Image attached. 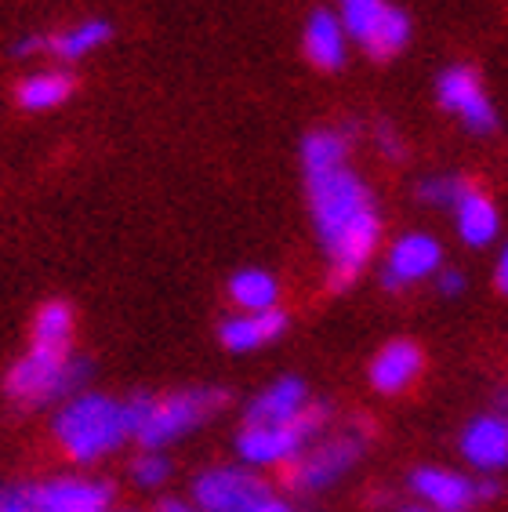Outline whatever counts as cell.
Here are the masks:
<instances>
[{
  "mask_svg": "<svg viewBox=\"0 0 508 512\" xmlns=\"http://www.w3.org/2000/svg\"><path fill=\"white\" fill-rule=\"evenodd\" d=\"M309 407V389L302 378H280V382L265 385L262 393L247 404V418L251 425H273V422H291Z\"/></svg>",
  "mask_w": 508,
  "mask_h": 512,
  "instance_id": "cell-17",
  "label": "cell"
},
{
  "mask_svg": "<svg viewBox=\"0 0 508 512\" xmlns=\"http://www.w3.org/2000/svg\"><path fill=\"white\" fill-rule=\"evenodd\" d=\"M465 189H469V182L458 175H429L418 182V200L429 207H450L454 211V204L461 200Z\"/></svg>",
  "mask_w": 508,
  "mask_h": 512,
  "instance_id": "cell-23",
  "label": "cell"
},
{
  "mask_svg": "<svg viewBox=\"0 0 508 512\" xmlns=\"http://www.w3.org/2000/svg\"><path fill=\"white\" fill-rule=\"evenodd\" d=\"M302 171L316 240L327 255V280L334 291H345L378 251V204L367 182L349 168V138L342 131H309L302 142Z\"/></svg>",
  "mask_w": 508,
  "mask_h": 512,
  "instance_id": "cell-1",
  "label": "cell"
},
{
  "mask_svg": "<svg viewBox=\"0 0 508 512\" xmlns=\"http://www.w3.org/2000/svg\"><path fill=\"white\" fill-rule=\"evenodd\" d=\"M37 512H113V487L95 476H55L33 487Z\"/></svg>",
  "mask_w": 508,
  "mask_h": 512,
  "instance_id": "cell-12",
  "label": "cell"
},
{
  "mask_svg": "<svg viewBox=\"0 0 508 512\" xmlns=\"http://www.w3.org/2000/svg\"><path fill=\"white\" fill-rule=\"evenodd\" d=\"M454 226H458V237L461 244L469 247H487L498 240V229H501V215L498 207H494V200L487 197V193H479V189H465L461 193V200L454 204Z\"/></svg>",
  "mask_w": 508,
  "mask_h": 512,
  "instance_id": "cell-18",
  "label": "cell"
},
{
  "mask_svg": "<svg viewBox=\"0 0 508 512\" xmlns=\"http://www.w3.org/2000/svg\"><path fill=\"white\" fill-rule=\"evenodd\" d=\"M113 512H131V509H113Z\"/></svg>",
  "mask_w": 508,
  "mask_h": 512,
  "instance_id": "cell-34",
  "label": "cell"
},
{
  "mask_svg": "<svg viewBox=\"0 0 508 512\" xmlns=\"http://www.w3.org/2000/svg\"><path fill=\"white\" fill-rule=\"evenodd\" d=\"M363 451H367V429H342V433H331L323 440L316 436L313 444L287 465V483H291V491L302 494L327 491L345 473L356 469Z\"/></svg>",
  "mask_w": 508,
  "mask_h": 512,
  "instance_id": "cell-6",
  "label": "cell"
},
{
  "mask_svg": "<svg viewBox=\"0 0 508 512\" xmlns=\"http://www.w3.org/2000/svg\"><path fill=\"white\" fill-rule=\"evenodd\" d=\"M302 48H305V59L313 62L316 69L334 73V69L345 66V59H349V33H345L338 11L316 8L309 15L302 33Z\"/></svg>",
  "mask_w": 508,
  "mask_h": 512,
  "instance_id": "cell-14",
  "label": "cell"
},
{
  "mask_svg": "<svg viewBox=\"0 0 508 512\" xmlns=\"http://www.w3.org/2000/svg\"><path fill=\"white\" fill-rule=\"evenodd\" d=\"M69 95H73V77L66 69H37L30 77H22L19 84V106L30 109V113L59 109Z\"/></svg>",
  "mask_w": 508,
  "mask_h": 512,
  "instance_id": "cell-21",
  "label": "cell"
},
{
  "mask_svg": "<svg viewBox=\"0 0 508 512\" xmlns=\"http://www.w3.org/2000/svg\"><path fill=\"white\" fill-rule=\"evenodd\" d=\"M229 298L240 313H262L280 306V280L269 269H240L229 276Z\"/></svg>",
  "mask_w": 508,
  "mask_h": 512,
  "instance_id": "cell-19",
  "label": "cell"
},
{
  "mask_svg": "<svg viewBox=\"0 0 508 512\" xmlns=\"http://www.w3.org/2000/svg\"><path fill=\"white\" fill-rule=\"evenodd\" d=\"M494 276H498V287L508 295V244L501 247V255H498V269H494Z\"/></svg>",
  "mask_w": 508,
  "mask_h": 512,
  "instance_id": "cell-31",
  "label": "cell"
},
{
  "mask_svg": "<svg viewBox=\"0 0 508 512\" xmlns=\"http://www.w3.org/2000/svg\"><path fill=\"white\" fill-rule=\"evenodd\" d=\"M436 99L447 109L450 117L461 120L472 135H490L498 131V109L490 102V95L483 91L476 69L469 66H450L436 80Z\"/></svg>",
  "mask_w": 508,
  "mask_h": 512,
  "instance_id": "cell-9",
  "label": "cell"
},
{
  "mask_svg": "<svg viewBox=\"0 0 508 512\" xmlns=\"http://www.w3.org/2000/svg\"><path fill=\"white\" fill-rule=\"evenodd\" d=\"M421 364H425V356H421L418 345L400 338V342L381 345L378 356L371 360L367 378H371V385L378 393L392 396V393H403V389L421 375Z\"/></svg>",
  "mask_w": 508,
  "mask_h": 512,
  "instance_id": "cell-16",
  "label": "cell"
},
{
  "mask_svg": "<svg viewBox=\"0 0 508 512\" xmlns=\"http://www.w3.org/2000/svg\"><path fill=\"white\" fill-rule=\"evenodd\" d=\"M84 378H88V364L73 360L69 345L30 342V353L11 364L8 378H4V393H8L11 404L40 407L55 404V400H69Z\"/></svg>",
  "mask_w": 508,
  "mask_h": 512,
  "instance_id": "cell-4",
  "label": "cell"
},
{
  "mask_svg": "<svg viewBox=\"0 0 508 512\" xmlns=\"http://www.w3.org/2000/svg\"><path fill=\"white\" fill-rule=\"evenodd\" d=\"M287 331V313L280 306L276 309H262V313H240L229 316L218 331L222 345L229 353H254V349H265L269 342Z\"/></svg>",
  "mask_w": 508,
  "mask_h": 512,
  "instance_id": "cell-15",
  "label": "cell"
},
{
  "mask_svg": "<svg viewBox=\"0 0 508 512\" xmlns=\"http://www.w3.org/2000/svg\"><path fill=\"white\" fill-rule=\"evenodd\" d=\"M153 512H204L196 502H182V498H167V502H160Z\"/></svg>",
  "mask_w": 508,
  "mask_h": 512,
  "instance_id": "cell-30",
  "label": "cell"
},
{
  "mask_svg": "<svg viewBox=\"0 0 508 512\" xmlns=\"http://www.w3.org/2000/svg\"><path fill=\"white\" fill-rule=\"evenodd\" d=\"M113 37V26L106 19H84L77 26H69L62 33H51L44 55H55L59 62H77L88 59L91 51H98L106 40Z\"/></svg>",
  "mask_w": 508,
  "mask_h": 512,
  "instance_id": "cell-20",
  "label": "cell"
},
{
  "mask_svg": "<svg viewBox=\"0 0 508 512\" xmlns=\"http://www.w3.org/2000/svg\"><path fill=\"white\" fill-rule=\"evenodd\" d=\"M331 418L327 404H309L291 422L273 425H251L244 422L236 433V454L247 469H273V465H291L305 447L323 433V425Z\"/></svg>",
  "mask_w": 508,
  "mask_h": 512,
  "instance_id": "cell-5",
  "label": "cell"
},
{
  "mask_svg": "<svg viewBox=\"0 0 508 512\" xmlns=\"http://www.w3.org/2000/svg\"><path fill=\"white\" fill-rule=\"evenodd\" d=\"M131 480H135L138 487H146V491H157V487H164V483L171 480V462L164 458V451H146V454H142V458L131 465Z\"/></svg>",
  "mask_w": 508,
  "mask_h": 512,
  "instance_id": "cell-24",
  "label": "cell"
},
{
  "mask_svg": "<svg viewBox=\"0 0 508 512\" xmlns=\"http://www.w3.org/2000/svg\"><path fill=\"white\" fill-rule=\"evenodd\" d=\"M461 458L483 476H494L501 469H508V418L498 411H487L472 418L461 429Z\"/></svg>",
  "mask_w": 508,
  "mask_h": 512,
  "instance_id": "cell-13",
  "label": "cell"
},
{
  "mask_svg": "<svg viewBox=\"0 0 508 512\" xmlns=\"http://www.w3.org/2000/svg\"><path fill=\"white\" fill-rule=\"evenodd\" d=\"M44 48H48V37H44V33H30V37L15 40V55H19V59H33V55H44Z\"/></svg>",
  "mask_w": 508,
  "mask_h": 512,
  "instance_id": "cell-28",
  "label": "cell"
},
{
  "mask_svg": "<svg viewBox=\"0 0 508 512\" xmlns=\"http://www.w3.org/2000/svg\"><path fill=\"white\" fill-rule=\"evenodd\" d=\"M411 491L418 494L425 509L432 512H469L476 502H487L498 494V483L483 476L472 480L454 469H440V465H421L411 473Z\"/></svg>",
  "mask_w": 508,
  "mask_h": 512,
  "instance_id": "cell-8",
  "label": "cell"
},
{
  "mask_svg": "<svg viewBox=\"0 0 508 512\" xmlns=\"http://www.w3.org/2000/svg\"><path fill=\"white\" fill-rule=\"evenodd\" d=\"M374 138H378V149H381V153H385L389 160H400V157H403L400 135H396V131H392L389 124H381L378 135H374Z\"/></svg>",
  "mask_w": 508,
  "mask_h": 512,
  "instance_id": "cell-27",
  "label": "cell"
},
{
  "mask_svg": "<svg viewBox=\"0 0 508 512\" xmlns=\"http://www.w3.org/2000/svg\"><path fill=\"white\" fill-rule=\"evenodd\" d=\"M443 269V247L429 233H407L396 244L389 247V258H385V269H381V284L389 291H400V287H411L429 280Z\"/></svg>",
  "mask_w": 508,
  "mask_h": 512,
  "instance_id": "cell-11",
  "label": "cell"
},
{
  "mask_svg": "<svg viewBox=\"0 0 508 512\" xmlns=\"http://www.w3.org/2000/svg\"><path fill=\"white\" fill-rule=\"evenodd\" d=\"M436 287H440L447 298L461 295V291H465V273H458V269H440V273H436Z\"/></svg>",
  "mask_w": 508,
  "mask_h": 512,
  "instance_id": "cell-26",
  "label": "cell"
},
{
  "mask_svg": "<svg viewBox=\"0 0 508 512\" xmlns=\"http://www.w3.org/2000/svg\"><path fill=\"white\" fill-rule=\"evenodd\" d=\"M338 19L371 59H392L411 44V19L389 0H338Z\"/></svg>",
  "mask_w": 508,
  "mask_h": 512,
  "instance_id": "cell-7",
  "label": "cell"
},
{
  "mask_svg": "<svg viewBox=\"0 0 508 512\" xmlns=\"http://www.w3.org/2000/svg\"><path fill=\"white\" fill-rule=\"evenodd\" d=\"M251 512H291V505H287L284 498H276V494L269 491V494H265V498H262V502L254 505Z\"/></svg>",
  "mask_w": 508,
  "mask_h": 512,
  "instance_id": "cell-29",
  "label": "cell"
},
{
  "mask_svg": "<svg viewBox=\"0 0 508 512\" xmlns=\"http://www.w3.org/2000/svg\"><path fill=\"white\" fill-rule=\"evenodd\" d=\"M269 487L247 465H215L193 480V502L204 512H251Z\"/></svg>",
  "mask_w": 508,
  "mask_h": 512,
  "instance_id": "cell-10",
  "label": "cell"
},
{
  "mask_svg": "<svg viewBox=\"0 0 508 512\" xmlns=\"http://www.w3.org/2000/svg\"><path fill=\"white\" fill-rule=\"evenodd\" d=\"M229 393L215 385H200V389H182V393L167 396H131L127 411H131V440L146 451H167L171 444L186 440L200 425H207L225 407Z\"/></svg>",
  "mask_w": 508,
  "mask_h": 512,
  "instance_id": "cell-3",
  "label": "cell"
},
{
  "mask_svg": "<svg viewBox=\"0 0 508 512\" xmlns=\"http://www.w3.org/2000/svg\"><path fill=\"white\" fill-rule=\"evenodd\" d=\"M40 345H73V309L66 302H48L40 306L37 320H33V338Z\"/></svg>",
  "mask_w": 508,
  "mask_h": 512,
  "instance_id": "cell-22",
  "label": "cell"
},
{
  "mask_svg": "<svg viewBox=\"0 0 508 512\" xmlns=\"http://www.w3.org/2000/svg\"><path fill=\"white\" fill-rule=\"evenodd\" d=\"M0 512H37L33 487H0Z\"/></svg>",
  "mask_w": 508,
  "mask_h": 512,
  "instance_id": "cell-25",
  "label": "cell"
},
{
  "mask_svg": "<svg viewBox=\"0 0 508 512\" xmlns=\"http://www.w3.org/2000/svg\"><path fill=\"white\" fill-rule=\"evenodd\" d=\"M51 433L69 462L95 465L131 440V411L127 400L106 393H73L55 414Z\"/></svg>",
  "mask_w": 508,
  "mask_h": 512,
  "instance_id": "cell-2",
  "label": "cell"
},
{
  "mask_svg": "<svg viewBox=\"0 0 508 512\" xmlns=\"http://www.w3.org/2000/svg\"><path fill=\"white\" fill-rule=\"evenodd\" d=\"M494 411H498V414H505V418H508V389L498 396V407H494Z\"/></svg>",
  "mask_w": 508,
  "mask_h": 512,
  "instance_id": "cell-32",
  "label": "cell"
},
{
  "mask_svg": "<svg viewBox=\"0 0 508 512\" xmlns=\"http://www.w3.org/2000/svg\"><path fill=\"white\" fill-rule=\"evenodd\" d=\"M407 512H432V509H407Z\"/></svg>",
  "mask_w": 508,
  "mask_h": 512,
  "instance_id": "cell-33",
  "label": "cell"
}]
</instances>
